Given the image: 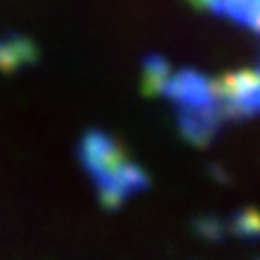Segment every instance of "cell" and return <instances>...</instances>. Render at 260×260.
<instances>
[{
    "instance_id": "7a4b0ae2",
    "label": "cell",
    "mask_w": 260,
    "mask_h": 260,
    "mask_svg": "<svg viewBox=\"0 0 260 260\" xmlns=\"http://www.w3.org/2000/svg\"><path fill=\"white\" fill-rule=\"evenodd\" d=\"M217 102L224 116H253L260 113V75L241 73L224 77L214 84Z\"/></svg>"
},
{
    "instance_id": "5b68a950",
    "label": "cell",
    "mask_w": 260,
    "mask_h": 260,
    "mask_svg": "<svg viewBox=\"0 0 260 260\" xmlns=\"http://www.w3.org/2000/svg\"><path fill=\"white\" fill-rule=\"evenodd\" d=\"M193 3H198V5H205V8H217V3H219V0H193Z\"/></svg>"
},
{
    "instance_id": "3957f363",
    "label": "cell",
    "mask_w": 260,
    "mask_h": 260,
    "mask_svg": "<svg viewBox=\"0 0 260 260\" xmlns=\"http://www.w3.org/2000/svg\"><path fill=\"white\" fill-rule=\"evenodd\" d=\"M34 58V48L24 37L0 39V70H17L19 65H27Z\"/></svg>"
},
{
    "instance_id": "277c9868",
    "label": "cell",
    "mask_w": 260,
    "mask_h": 260,
    "mask_svg": "<svg viewBox=\"0 0 260 260\" xmlns=\"http://www.w3.org/2000/svg\"><path fill=\"white\" fill-rule=\"evenodd\" d=\"M234 232L243 236H260V217L255 212H241L234 219Z\"/></svg>"
},
{
    "instance_id": "6da1fadb",
    "label": "cell",
    "mask_w": 260,
    "mask_h": 260,
    "mask_svg": "<svg viewBox=\"0 0 260 260\" xmlns=\"http://www.w3.org/2000/svg\"><path fill=\"white\" fill-rule=\"evenodd\" d=\"M80 154L109 207H118L121 203H125V198L140 193L147 186L145 171L138 164H133L123 154L118 142H113L109 135L102 133L84 135Z\"/></svg>"
}]
</instances>
